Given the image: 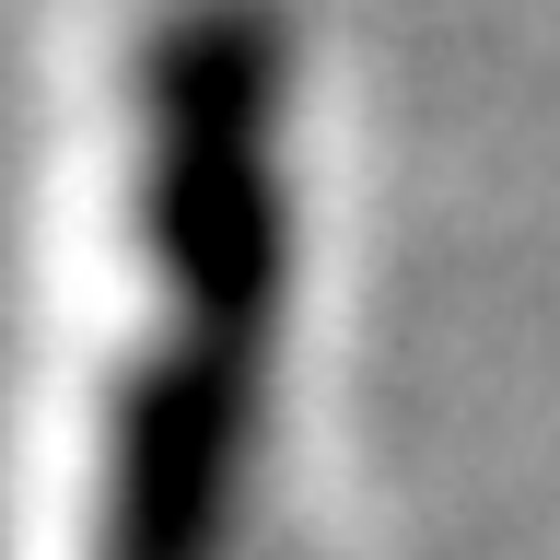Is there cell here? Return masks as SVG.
I'll return each instance as SVG.
<instances>
[{
    "label": "cell",
    "instance_id": "cell-1",
    "mask_svg": "<svg viewBox=\"0 0 560 560\" xmlns=\"http://www.w3.org/2000/svg\"><path fill=\"white\" fill-rule=\"evenodd\" d=\"M140 257L152 327L105 409L94 560H234V502L269 409L292 199H280V47L222 0L152 47L140 82Z\"/></svg>",
    "mask_w": 560,
    "mask_h": 560
}]
</instances>
